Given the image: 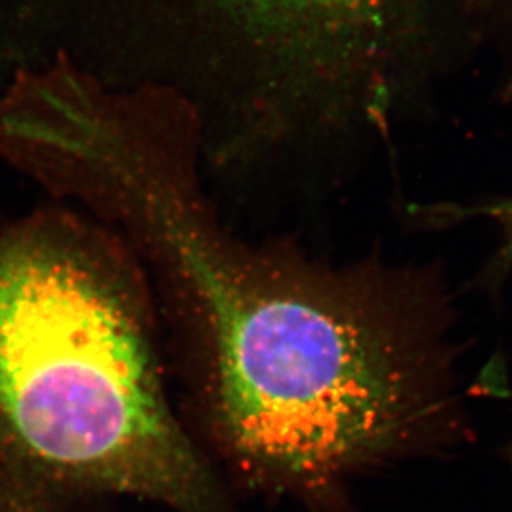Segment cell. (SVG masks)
I'll list each match as a JSON object with an SVG mask.
<instances>
[{"instance_id":"1","label":"cell","mask_w":512,"mask_h":512,"mask_svg":"<svg viewBox=\"0 0 512 512\" xmlns=\"http://www.w3.org/2000/svg\"><path fill=\"white\" fill-rule=\"evenodd\" d=\"M184 158L171 141L116 151L92 209L165 285L214 440L244 473L309 491L406 450L433 415L423 345L237 254L209 226Z\"/></svg>"},{"instance_id":"2","label":"cell","mask_w":512,"mask_h":512,"mask_svg":"<svg viewBox=\"0 0 512 512\" xmlns=\"http://www.w3.org/2000/svg\"><path fill=\"white\" fill-rule=\"evenodd\" d=\"M121 251L63 214L0 237V483L22 499L229 512L171 406L146 292Z\"/></svg>"},{"instance_id":"3","label":"cell","mask_w":512,"mask_h":512,"mask_svg":"<svg viewBox=\"0 0 512 512\" xmlns=\"http://www.w3.org/2000/svg\"><path fill=\"white\" fill-rule=\"evenodd\" d=\"M264 14H305L330 19H353L367 15L385 0H239Z\"/></svg>"},{"instance_id":"4","label":"cell","mask_w":512,"mask_h":512,"mask_svg":"<svg viewBox=\"0 0 512 512\" xmlns=\"http://www.w3.org/2000/svg\"><path fill=\"white\" fill-rule=\"evenodd\" d=\"M498 214L501 221L508 226L509 231V251L512 252V199L508 203L501 204L498 208L494 209Z\"/></svg>"}]
</instances>
